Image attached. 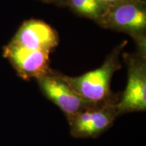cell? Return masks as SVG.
Segmentation results:
<instances>
[{"label":"cell","mask_w":146,"mask_h":146,"mask_svg":"<svg viewBox=\"0 0 146 146\" xmlns=\"http://www.w3.org/2000/svg\"><path fill=\"white\" fill-rule=\"evenodd\" d=\"M127 41L116 46L106 58L101 66L78 76H69L58 72L62 79L80 97L93 104L117 102L119 96L112 93L111 80L114 72L121 68L119 57Z\"/></svg>","instance_id":"1"},{"label":"cell","mask_w":146,"mask_h":146,"mask_svg":"<svg viewBox=\"0 0 146 146\" xmlns=\"http://www.w3.org/2000/svg\"><path fill=\"white\" fill-rule=\"evenodd\" d=\"M145 5L143 0L110 5L96 23L103 28L129 35L135 41L137 54L146 57Z\"/></svg>","instance_id":"2"},{"label":"cell","mask_w":146,"mask_h":146,"mask_svg":"<svg viewBox=\"0 0 146 146\" xmlns=\"http://www.w3.org/2000/svg\"><path fill=\"white\" fill-rule=\"evenodd\" d=\"M127 83L116 103L118 116L146 110V57L137 53L123 54Z\"/></svg>","instance_id":"3"},{"label":"cell","mask_w":146,"mask_h":146,"mask_svg":"<svg viewBox=\"0 0 146 146\" xmlns=\"http://www.w3.org/2000/svg\"><path fill=\"white\" fill-rule=\"evenodd\" d=\"M117 102L94 104L67 119L72 137L97 138L110 129L118 117Z\"/></svg>","instance_id":"4"},{"label":"cell","mask_w":146,"mask_h":146,"mask_svg":"<svg viewBox=\"0 0 146 146\" xmlns=\"http://www.w3.org/2000/svg\"><path fill=\"white\" fill-rule=\"evenodd\" d=\"M50 52L35 50L9 43L3 48V56L25 81L49 75L53 72L50 66Z\"/></svg>","instance_id":"5"},{"label":"cell","mask_w":146,"mask_h":146,"mask_svg":"<svg viewBox=\"0 0 146 146\" xmlns=\"http://www.w3.org/2000/svg\"><path fill=\"white\" fill-rule=\"evenodd\" d=\"M36 81L42 94L59 108L67 119L94 104L78 96L60 77L57 71L37 78Z\"/></svg>","instance_id":"6"},{"label":"cell","mask_w":146,"mask_h":146,"mask_svg":"<svg viewBox=\"0 0 146 146\" xmlns=\"http://www.w3.org/2000/svg\"><path fill=\"white\" fill-rule=\"evenodd\" d=\"M10 42L25 48L51 53L58 45L59 36L44 21L30 19L22 24Z\"/></svg>","instance_id":"7"},{"label":"cell","mask_w":146,"mask_h":146,"mask_svg":"<svg viewBox=\"0 0 146 146\" xmlns=\"http://www.w3.org/2000/svg\"><path fill=\"white\" fill-rule=\"evenodd\" d=\"M69 6L78 15L96 22L104 14L108 5L100 0H66Z\"/></svg>","instance_id":"8"},{"label":"cell","mask_w":146,"mask_h":146,"mask_svg":"<svg viewBox=\"0 0 146 146\" xmlns=\"http://www.w3.org/2000/svg\"><path fill=\"white\" fill-rule=\"evenodd\" d=\"M102 3H104L108 6L110 5H114L118 3L126 2V1H143V0H100Z\"/></svg>","instance_id":"9"},{"label":"cell","mask_w":146,"mask_h":146,"mask_svg":"<svg viewBox=\"0 0 146 146\" xmlns=\"http://www.w3.org/2000/svg\"><path fill=\"white\" fill-rule=\"evenodd\" d=\"M43 2L54 4L59 6H66V0H40Z\"/></svg>","instance_id":"10"}]
</instances>
